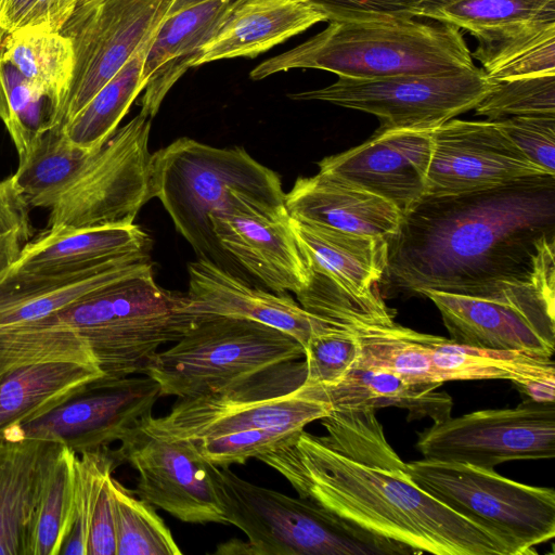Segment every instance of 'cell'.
<instances>
[{"label": "cell", "mask_w": 555, "mask_h": 555, "mask_svg": "<svg viewBox=\"0 0 555 555\" xmlns=\"http://www.w3.org/2000/svg\"><path fill=\"white\" fill-rule=\"evenodd\" d=\"M326 430H300L258 455L301 498L418 554L512 555L482 526L448 507L412 480L374 410H332Z\"/></svg>", "instance_id": "obj_1"}, {"label": "cell", "mask_w": 555, "mask_h": 555, "mask_svg": "<svg viewBox=\"0 0 555 555\" xmlns=\"http://www.w3.org/2000/svg\"><path fill=\"white\" fill-rule=\"evenodd\" d=\"M555 241V176L424 195L388 238L386 276L403 291L504 297L529 283Z\"/></svg>", "instance_id": "obj_2"}, {"label": "cell", "mask_w": 555, "mask_h": 555, "mask_svg": "<svg viewBox=\"0 0 555 555\" xmlns=\"http://www.w3.org/2000/svg\"><path fill=\"white\" fill-rule=\"evenodd\" d=\"M152 190L197 258L224 269L227 254L214 235L210 215L291 218L280 176L242 146L221 149L179 138L152 154Z\"/></svg>", "instance_id": "obj_3"}, {"label": "cell", "mask_w": 555, "mask_h": 555, "mask_svg": "<svg viewBox=\"0 0 555 555\" xmlns=\"http://www.w3.org/2000/svg\"><path fill=\"white\" fill-rule=\"evenodd\" d=\"M376 79L449 75L477 68L459 28L414 18L330 22L302 43L258 64L253 80L291 69Z\"/></svg>", "instance_id": "obj_4"}, {"label": "cell", "mask_w": 555, "mask_h": 555, "mask_svg": "<svg viewBox=\"0 0 555 555\" xmlns=\"http://www.w3.org/2000/svg\"><path fill=\"white\" fill-rule=\"evenodd\" d=\"M211 475L228 525L247 542L231 540L215 554L406 555L418 554L378 537L306 498L254 485L229 467L212 464Z\"/></svg>", "instance_id": "obj_5"}, {"label": "cell", "mask_w": 555, "mask_h": 555, "mask_svg": "<svg viewBox=\"0 0 555 555\" xmlns=\"http://www.w3.org/2000/svg\"><path fill=\"white\" fill-rule=\"evenodd\" d=\"M184 294L160 287L153 264L109 283L48 318L88 345L102 379L142 375L158 348L180 340L201 317L185 311Z\"/></svg>", "instance_id": "obj_6"}, {"label": "cell", "mask_w": 555, "mask_h": 555, "mask_svg": "<svg viewBox=\"0 0 555 555\" xmlns=\"http://www.w3.org/2000/svg\"><path fill=\"white\" fill-rule=\"evenodd\" d=\"M302 345L269 325L245 319L202 315L175 345L158 351L145 375L162 397L216 393L275 365L301 360Z\"/></svg>", "instance_id": "obj_7"}, {"label": "cell", "mask_w": 555, "mask_h": 555, "mask_svg": "<svg viewBox=\"0 0 555 555\" xmlns=\"http://www.w3.org/2000/svg\"><path fill=\"white\" fill-rule=\"evenodd\" d=\"M291 230L310 270L296 294L308 312L343 326L392 324L379 291L388 261V240L346 233L289 218Z\"/></svg>", "instance_id": "obj_8"}, {"label": "cell", "mask_w": 555, "mask_h": 555, "mask_svg": "<svg viewBox=\"0 0 555 555\" xmlns=\"http://www.w3.org/2000/svg\"><path fill=\"white\" fill-rule=\"evenodd\" d=\"M305 378V360L285 362L222 391L179 399L166 415L143 422L193 441L263 429L299 433L332 412L328 402L297 392Z\"/></svg>", "instance_id": "obj_9"}, {"label": "cell", "mask_w": 555, "mask_h": 555, "mask_svg": "<svg viewBox=\"0 0 555 555\" xmlns=\"http://www.w3.org/2000/svg\"><path fill=\"white\" fill-rule=\"evenodd\" d=\"M415 483L456 513L502 540L512 555L555 537V491L521 483L465 463L416 460L406 463Z\"/></svg>", "instance_id": "obj_10"}, {"label": "cell", "mask_w": 555, "mask_h": 555, "mask_svg": "<svg viewBox=\"0 0 555 555\" xmlns=\"http://www.w3.org/2000/svg\"><path fill=\"white\" fill-rule=\"evenodd\" d=\"M152 119L139 113L116 129L82 172L52 202L47 229H90L134 222L154 197Z\"/></svg>", "instance_id": "obj_11"}, {"label": "cell", "mask_w": 555, "mask_h": 555, "mask_svg": "<svg viewBox=\"0 0 555 555\" xmlns=\"http://www.w3.org/2000/svg\"><path fill=\"white\" fill-rule=\"evenodd\" d=\"M496 81L480 68L437 76L362 79L338 76L324 88L288 94L296 101H322L376 116V131H431L470 111Z\"/></svg>", "instance_id": "obj_12"}, {"label": "cell", "mask_w": 555, "mask_h": 555, "mask_svg": "<svg viewBox=\"0 0 555 555\" xmlns=\"http://www.w3.org/2000/svg\"><path fill=\"white\" fill-rule=\"evenodd\" d=\"M423 459L494 468L505 462L555 457V403L529 399L434 422L417 433Z\"/></svg>", "instance_id": "obj_13"}, {"label": "cell", "mask_w": 555, "mask_h": 555, "mask_svg": "<svg viewBox=\"0 0 555 555\" xmlns=\"http://www.w3.org/2000/svg\"><path fill=\"white\" fill-rule=\"evenodd\" d=\"M176 0H96L75 11L61 33L74 65L61 125L73 118L153 36Z\"/></svg>", "instance_id": "obj_14"}, {"label": "cell", "mask_w": 555, "mask_h": 555, "mask_svg": "<svg viewBox=\"0 0 555 555\" xmlns=\"http://www.w3.org/2000/svg\"><path fill=\"white\" fill-rule=\"evenodd\" d=\"M438 308L450 339L499 350L551 357L555 347V272L545 270L532 285L505 297L423 292Z\"/></svg>", "instance_id": "obj_15"}, {"label": "cell", "mask_w": 555, "mask_h": 555, "mask_svg": "<svg viewBox=\"0 0 555 555\" xmlns=\"http://www.w3.org/2000/svg\"><path fill=\"white\" fill-rule=\"evenodd\" d=\"M143 421L115 450L119 462H128L139 474L132 491L183 522L228 525L212 464L192 440L156 431Z\"/></svg>", "instance_id": "obj_16"}, {"label": "cell", "mask_w": 555, "mask_h": 555, "mask_svg": "<svg viewBox=\"0 0 555 555\" xmlns=\"http://www.w3.org/2000/svg\"><path fill=\"white\" fill-rule=\"evenodd\" d=\"M160 397L159 385L145 374L116 380L101 377L48 414L8 429L0 437L50 441L76 454L94 451L124 440L152 415Z\"/></svg>", "instance_id": "obj_17"}, {"label": "cell", "mask_w": 555, "mask_h": 555, "mask_svg": "<svg viewBox=\"0 0 555 555\" xmlns=\"http://www.w3.org/2000/svg\"><path fill=\"white\" fill-rule=\"evenodd\" d=\"M431 134L425 195H457L550 175L531 162L494 121L452 118Z\"/></svg>", "instance_id": "obj_18"}, {"label": "cell", "mask_w": 555, "mask_h": 555, "mask_svg": "<svg viewBox=\"0 0 555 555\" xmlns=\"http://www.w3.org/2000/svg\"><path fill=\"white\" fill-rule=\"evenodd\" d=\"M422 130L375 131L365 142L318 163L395 205L404 216L425 195L433 134Z\"/></svg>", "instance_id": "obj_19"}, {"label": "cell", "mask_w": 555, "mask_h": 555, "mask_svg": "<svg viewBox=\"0 0 555 555\" xmlns=\"http://www.w3.org/2000/svg\"><path fill=\"white\" fill-rule=\"evenodd\" d=\"M188 273L184 309L190 314L256 321L287 333L304 348L312 335L332 325L306 311L288 292L255 287L208 259L190 261Z\"/></svg>", "instance_id": "obj_20"}, {"label": "cell", "mask_w": 555, "mask_h": 555, "mask_svg": "<svg viewBox=\"0 0 555 555\" xmlns=\"http://www.w3.org/2000/svg\"><path fill=\"white\" fill-rule=\"evenodd\" d=\"M150 264L153 263L149 253H132L67 273L8 269L0 274V326L46 319Z\"/></svg>", "instance_id": "obj_21"}, {"label": "cell", "mask_w": 555, "mask_h": 555, "mask_svg": "<svg viewBox=\"0 0 555 555\" xmlns=\"http://www.w3.org/2000/svg\"><path fill=\"white\" fill-rule=\"evenodd\" d=\"M223 251L273 293L295 295L309 283L310 270L288 220H270L245 212L209 216Z\"/></svg>", "instance_id": "obj_22"}, {"label": "cell", "mask_w": 555, "mask_h": 555, "mask_svg": "<svg viewBox=\"0 0 555 555\" xmlns=\"http://www.w3.org/2000/svg\"><path fill=\"white\" fill-rule=\"evenodd\" d=\"M326 15L306 0H231L192 67L234 57H256Z\"/></svg>", "instance_id": "obj_23"}, {"label": "cell", "mask_w": 555, "mask_h": 555, "mask_svg": "<svg viewBox=\"0 0 555 555\" xmlns=\"http://www.w3.org/2000/svg\"><path fill=\"white\" fill-rule=\"evenodd\" d=\"M289 216L346 233L390 238L403 215L388 201L328 172L299 177L285 193Z\"/></svg>", "instance_id": "obj_24"}, {"label": "cell", "mask_w": 555, "mask_h": 555, "mask_svg": "<svg viewBox=\"0 0 555 555\" xmlns=\"http://www.w3.org/2000/svg\"><path fill=\"white\" fill-rule=\"evenodd\" d=\"M231 0H205L171 11L159 25L146 52L140 113L151 119L173 85L192 67L201 47L211 37Z\"/></svg>", "instance_id": "obj_25"}, {"label": "cell", "mask_w": 555, "mask_h": 555, "mask_svg": "<svg viewBox=\"0 0 555 555\" xmlns=\"http://www.w3.org/2000/svg\"><path fill=\"white\" fill-rule=\"evenodd\" d=\"M428 349L440 383L507 379L538 403L555 402V369L551 357L522 350L470 347L429 335Z\"/></svg>", "instance_id": "obj_26"}, {"label": "cell", "mask_w": 555, "mask_h": 555, "mask_svg": "<svg viewBox=\"0 0 555 555\" xmlns=\"http://www.w3.org/2000/svg\"><path fill=\"white\" fill-rule=\"evenodd\" d=\"M440 383H422L392 371L352 367L332 386L299 387L297 392L326 401L332 410H374L396 406L408 411L409 420L429 417L440 422L451 416L452 398L438 388Z\"/></svg>", "instance_id": "obj_27"}, {"label": "cell", "mask_w": 555, "mask_h": 555, "mask_svg": "<svg viewBox=\"0 0 555 555\" xmlns=\"http://www.w3.org/2000/svg\"><path fill=\"white\" fill-rule=\"evenodd\" d=\"M57 446L0 437V555H28L36 505Z\"/></svg>", "instance_id": "obj_28"}, {"label": "cell", "mask_w": 555, "mask_h": 555, "mask_svg": "<svg viewBox=\"0 0 555 555\" xmlns=\"http://www.w3.org/2000/svg\"><path fill=\"white\" fill-rule=\"evenodd\" d=\"M152 238L138 224L90 229H47L23 248L10 268L40 273H67L132 253H149Z\"/></svg>", "instance_id": "obj_29"}, {"label": "cell", "mask_w": 555, "mask_h": 555, "mask_svg": "<svg viewBox=\"0 0 555 555\" xmlns=\"http://www.w3.org/2000/svg\"><path fill=\"white\" fill-rule=\"evenodd\" d=\"M103 377L96 364L67 360L34 362L0 375V435L37 420Z\"/></svg>", "instance_id": "obj_30"}, {"label": "cell", "mask_w": 555, "mask_h": 555, "mask_svg": "<svg viewBox=\"0 0 555 555\" xmlns=\"http://www.w3.org/2000/svg\"><path fill=\"white\" fill-rule=\"evenodd\" d=\"M0 55L59 106L61 119L74 65L70 39L43 26L23 27L4 34Z\"/></svg>", "instance_id": "obj_31"}, {"label": "cell", "mask_w": 555, "mask_h": 555, "mask_svg": "<svg viewBox=\"0 0 555 555\" xmlns=\"http://www.w3.org/2000/svg\"><path fill=\"white\" fill-rule=\"evenodd\" d=\"M470 52L494 81L555 74V22H534L477 38Z\"/></svg>", "instance_id": "obj_32"}, {"label": "cell", "mask_w": 555, "mask_h": 555, "mask_svg": "<svg viewBox=\"0 0 555 555\" xmlns=\"http://www.w3.org/2000/svg\"><path fill=\"white\" fill-rule=\"evenodd\" d=\"M155 34L142 43L117 74L73 118L62 125L64 134L72 143L88 151H96L116 131L144 88L142 69Z\"/></svg>", "instance_id": "obj_33"}, {"label": "cell", "mask_w": 555, "mask_h": 555, "mask_svg": "<svg viewBox=\"0 0 555 555\" xmlns=\"http://www.w3.org/2000/svg\"><path fill=\"white\" fill-rule=\"evenodd\" d=\"M96 151L72 143L64 134L62 125H59L40 135L18 157L13 178L29 206L49 208L55 197L82 172Z\"/></svg>", "instance_id": "obj_34"}, {"label": "cell", "mask_w": 555, "mask_h": 555, "mask_svg": "<svg viewBox=\"0 0 555 555\" xmlns=\"http://www.w3.org/2000/svg\"><path fill=\"white\" fill-rule=\"evenodd\" d=\"M417 17L464 29L477 39L527 23L555 22V0H421Z\"/></svg>", "instance_id": "obj_35"}, {"label": "cell", "mask_w": 555, "mask_h": 555, "mask_svg": "<svg viewBox=\"0 0 555 555\" xmlns=\"http://www.w3.org/2000/svg\"><path fill=\"white\" fill-rule=\"evenodd\" d=\"M76 453L59 444L36 505L28 555H60L74 524Z\"/></svg>", "instance_id": "obj_36"}, {"label": "cell", "mask_w": 555, "mask_h": 555, "mask_svg": "<svg viewBox=\"0 0 555 555\" xmlns=\"http://www.w3.org/2000/svg\"><path fill=\"white\" fill-rule=\"evenodd\" d=\"M350 330L359 347L354 367L385 369L416 382L440 383L429 354V334L418 333L396 322Z\"/></svg>", "instance_id": "obj_37"}, {"label": "cell", "mask_w": 555, "mask_h": 555, "mask_svg": "<svg viewBox=\"0 0 555 555\" xmlns=\"http://www.w3.org/2000/svg\"><path fill=\"white\" fill-rule=\"evenodd\" d=\"M49 360L96 364L83 339L69 326L50 318L0 326V375L22 365Z\"/></svg>", "instance_id": "obj_38"}, {"label": "cell", "mask_w": 555, "mask_h": 555, "mask_svg": "<svg viewBox=\"0 0 555 555\" xmlns=\"http://www.w3.org/2000/svg\"><path fill=\"white\" fill-rule=\"evenodd\" d=\"M0 119L3 121L18 157L51 128L61 125L59 106L30 85L0 55Z\"/></svg>", "instance_id": "obj_39"}, {"label": "cell", "mask_w": 555, "mask_h": 555, "mask_svg": "<svg viewBox=\"0 0 555 555\" xmlns=\"http://www.w3.org/2000/svg\"><path fill=\"white\" fill-rule=\"evenodd\" d=\"M116 555H180L182 551L153 505L112 477Z\"/></svg>", "instance_id": "obj_40"}, {"label": "cell", "mask_w": 555, "mask_h": 555, "mask_svg": "<svg viewBox=\"0 0 555 555\" xmlns=\"http://www.w3.org/2000/svg\"><path fill=\"white\" fill-rule=\"evenodd\" d=\"M108 447L77 454L74 477V524L62 555H87L92 515L101 488L119 464Z\"/></svg>", "instance_id": "obj_41"}, {"label": "cell", "mask_w": 555, "mask_h": 555, "mask_svg": "<svg viewBox=\"0 0 555 555\" xmlns=\"http://www.w3.org/2000/svg\"><path fill=\"white\" fill-rule=\"evenodd\" d=\"M490 121L528 115H555V74L496 81L477 104Z\"/></svg>", "instance_id": "obj_42"}, {"label": "cell", "mask_w": 555, "mask_h": 555, "mask_svg": "<svg viewBox=\"0 0 555 555\" xmlns=\"http://www.w3.org/2000/svg\"><path fill=\"white\" fill-rule=\"evenodd\" d=\"M304 349V388L337 384L354 367L359 354L352 330L334 324L312 335Z\"/></svg>", "instance_id": "obj_43"}, {"label": "cell", "mask_w": 555, "mask_h": 555, "mask_svg": "<svg viewBox=\"0 0 555 555\" xmlns=\"http://www.w3.org/2000/svg\"><path fill=\"white\" fill-rule=\"evenodd\" d=\"M30 236L28 201L13 176L0 180V274L18 260Z\"/></svg>", "instance_id": "obj_44"}, {"label": "cell", "mask_w": 555, "mask_h": 555, "mask_svg": "<svg viewBox=\"0 0 555 555\" xmlns=\"http://www.w3.org/2000/svg\"><path fill=\"white\" fill-rule=\"evenodd\" d=\"M494 122L531 162L555 176V115L514 116Z\"/></svg>", "instance_id": "obj_45"}, {"label": "cell", "mask_w": 555, "mask_h": 555, "mask_svg": "<svg viewBox=\"0 0 555 555\" xmlns=\"http://www.w3.org/2000/svg\"><path fill=\"white\" fill-rule=\"evenodd\" d=\"M327 22L389 21L417 17L421 0H306Z\"/></svg>", "instance_id": "obj_46"}, {"label": "cell", "mask_w": 555, "mask_h": 555, "mask_svg": "<svg viewBox=\"0 0 555 555\" xmlns=\"http://www.w3.org/2000/svg\"><path fill=\"white\" fill-rule=\"evenodd\" d=\"M78 0H3L0 29L5 34L28 26L61 31Z\"/></svg>", "instance_id": "obj_47"}, {"label": "cell", "mask_w": 555, "mask_h": 555, "mask_svg": "<svg viewBox=\"0 0 555 555\" xmlns=\"http://www.w3.org/2000/svg\"><path fill=\"white\" fill-rule=\"evenodd\" d=\"M112 477L106 478L99 494L90 525L87 555H116Z\"/></svg>", "instance_id": "obj_48"}, {"label": "cell", "mask_w": 555, "mask_h": 555, "mask_svg": "<svg viewBox=\"0 0 555 555\" xmlns=\"http://www.w3.org/2000/svg\"><path fill=\"white\" fill-rule=\"evenodd\" d=\"M201 1H205V0H176L170 12L189 7L191 4H194V3L201 2Z\"/></svg>", "instance_id": "obj_49"}, {"label": "cell", "mask_w": 555, "mask_h": 555, "mask_svg": "<svg viewBox=\"0 0 555 555\" xmlns=\"http://www.w3.org/2000/svg\"><path fill=\"white\" fill-rule=\"evenodd\" d=\"M95 1L96 0H78L74 12L78 11V10L85 9V8L89 7V5H91L92 3H94Z\"/></svg>", "instance_id": "obj_50"}, {"label": "cell", "mask_w": 555, "mask_h": 555, "mask_svg": "<svg viewBox=\"0 0 555 555\" xmlns=\"http://www.w3.org/2000/svg\"><path fill=\"white\" fill-rule=\"evenodd\" d=\"M3 35H4V33L0 29V46H1V41H2Z\"/></svg>", "instance_id": "obj_51"}, {"label": "cell", "mask_w": 555, "mask_h": 555, "mask_svg": "<svg viewBox=\"0 0 555 555\" xmlns=\"http://www.w3.org/2000/svg\"><path fill=\"white\" fill-rule=\"evenodd\" d=\"M2 4H3V0H0V14H1V10H2Z\"/></svg>", "instance_id": "obj_52"}]
</instances>
